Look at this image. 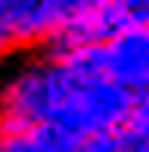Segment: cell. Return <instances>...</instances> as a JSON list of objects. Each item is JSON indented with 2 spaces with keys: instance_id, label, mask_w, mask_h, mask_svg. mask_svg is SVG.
Here are the masks:
<instances>
[{
  "instance_id": "obj_4",
  "label": "cell",
  "mask_w": 149,
  "mask_h": 152,
  "mask_svg": "<svg viewBox=\"0 0 149 152\" xmlns=\"http://www.w3.org/2000/svg\"><path fill=\"white\" fill-rule=\"evenodd\" d=\"M122 28L131 24H149V0H110Z\"/></svg>"
},
{
  "instance_id": "obj_1",
  "label": "cell",
  "mask_w": 149,
  "mask_h": 152,
  "mask_svg": "<svg viewBox=\"0 0 149 152\" xmlns=\"http://www.w3.org/2000/svg\"><path fill=\"white\" fill-rule=\"evenodd\" d=\"M134 94L58 55L21 67L0 88V137L34 125L61 131L73 152H119V131Z\"/></svg>"
},
{
  "instance_id": "obj_5",
  "label": "cell",
  "mask_w": 149,
  "mask_h": 152,
  "mask_svg": "<svg viewBox=\"0 0 149 152\" xmlns=\"http://www.w3.org/2000/svg\"><path fill=\"white\" fill-rule=\"evenodd\" d=\"M0 52H3V43H0Z\"/></svg>"
},
{
  "instance_id": "obj_2",
  "label": "cell",
  "mask_w": 149,
  "mask_h": 152,
  "mask_svg": "<svg viewBox=\"0 0 149 152\" xmlns=\"http://www.w3.org/2000/svg\"><path fill=\"white\" fill-rule=\"evenodd\" d=\"M49 55L64 58L76 70L101 73L131 94H140L149 88V24H131L101 43L70 46Z\"/></svg>"
},
{
  "instance_id": "obj_3",
  "label": "cell",
  "mask_w": 149,
  "mask_h": 152,
  "mask_svg": "<svg viewBox=\"0 0 149 152\" xmlns=\"http://www.w3.org/2000/svg\"><path fill=\"white\" fill-rule=\"evenodd\" d=\"M119 152H149V88L134 94L128 119L119 131Z\"/></svg>"
}]
</instances>
